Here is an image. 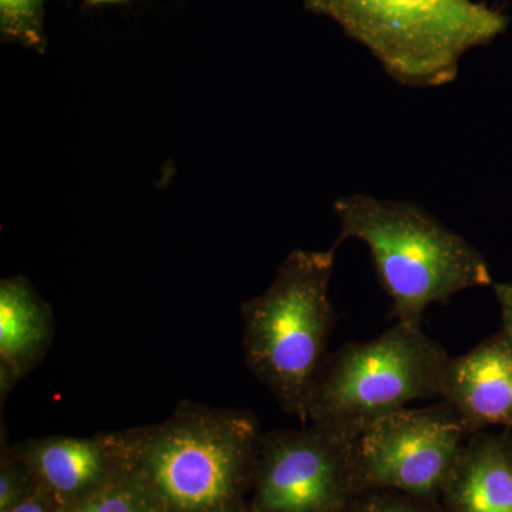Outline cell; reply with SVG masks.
<instances>
[{
	"mask_svg": "<svg viewBox=\"0 0 512 512\" xmlns=\"http://www.w3.org/2000/svg\"><path fill=\"white\" fill-rule=\"evenodd\" d=\"M128 468L167 512H248L259 421L184 400L161 423L117 431Z\"/></svg>",
	"mask_w": 512,
	"mask_h": 512,
	"instance_id": "obj_1",
	"label": "cell"
},
{
	"mask_svg": "<svg viewBox=\"0 0 512 512\" xmlns=\"http://www.w3.org/2000/svg\"><path fill=\"white\" fill-rule=\"evenodd\" d=\"M333 208L340 222L336 247L348 238L365 242L397 323L421 328L433 303L493 285L484 256L421 205L355 194Z\"/></svg>",
	"mask_w": 512,
	"mask_h": 512,
	"instance_id": "obj_2",
	"label": "cell"
},
{
	"mask_svg": "<svg viewBox=\"0 0 512 512\" xmlns=\"http://www.w3.org/2000/svg\"><path fill=\"white\" fill-rule=\"evenodd\" d=\"M335 254L336 245L295 249L269 288L241 308L248 369L285 413L303 423L336 325L329 296Z\"/></svg>",
	"mask_w": 512,
	"mask_h": 512,
	"instance_id": "obj_3",
	"label": "cell"
},
{
	"mask_svg": "<svg viewBox=\"0 0 512 512\" xmlns=\"http://www.w3.org/2000/svg\"><path fill=\"white\" fill-rule=\"evenodd\" d=\"M306 9L338 23L397 83L453 82L463 56L507 28V18L474 0H305Z\"/></svg>",
	"mask_w": 512,
	"mask_h": 512,
	"instance_id": "obj_4",
	"label": "cell"
},
{
	"mask_svg": "<svg viewBox=\"0 0 512 512\" xmlns=\"http://www.w3.org/2000/svg\"><path fill=\"white\" fill-rule=\"evenodd\" d=\"M450 357L421 328L402 323L369 342L348 343L326 357L306 421L357 437L413 400L440 399Z\"/></svg>",
	"mask_w": 512,
	"mask_h": 512,
	"instance_id": "obj_5",
	"label": "cell"
},
{
	"mask_svg": "<svg viewBox=\"0 0 512 512\" xmlns=\"http://www.w3.org/2000/svg\"><path fill=\"white\" fill-rule=\"evenodd\" d=\"M356 439L313 423L262 433L248 512L357 511Z\"/></svg>",
	"mask_w": 512,
	"mask_h": 512,
	"instance_id": "obj_6",
	"label": "cell"
},
{
	"mask_svg": "<svg viewBox=\"0 0 512 512\" xmlns=\"http://www.w3.org/2000/svg\"><path fill=\"white\" fill-rule=\"evenodd\" d=\"M470 437L460 414L443 400L390 414L357 436V487L362 494L399 491L417 500H433L443 493Z\"/></svg>",
	"mask_w": 512,
	"mask_h": 512,
	"instance_id": "obj_7",
	"label": "cell"
},
{
	"mask_svg": "<svg viewBox=\"0 0 512 512\" xmlns=\"http://www.w3.org/2000/svg\"><path fill=\"white\" fill-rule=\"evenodd\" d=\"M12 446L60 510L96 493L128 468L117 431L87 437L55 434Z\"/></svg>",
	"mask_w": 512,
	"mask_h": 512,
	"instance_id": "obj_8",
	"label": "cell"
},
{
	"mask_svg": "<svg viewBox=\"0 0 512 512\" xmlns=\"http://www.w3.org/2000/svg\"><path fill=\"white\" fill-rule=\"evenodd\" d=\"M440 399L471 436L488 427L512 429V339L503 329L466 355L450 357Z\"/></svg>",
	"mask_w": 512,
	"mask_h": 512,
	"instance_id": "obj_9",
	"label": "cell"
},
{
	"mask_svg": "<svg viewBox=\"0 0 512 512\" xmlns=\"http://www.w3.org/2000/svg\"><path fill=\"white\" fill-rule=\"evenodd\" d=\"M55 338L49 303L25 276L0 282V404L45 359Z\"/></svg>",
	"mask_w": 512,
	"mask_h": 512,
	"instance_id": "obj_10",
	"label": "cell"
},
{
	"mask_svg": "<svg viewBox=\"0 0 512 512\" xmlns=\"http://www.w3.org/2000/svg\"><path fill=\"white\" fill-rule=\"evenodd\" d=\"M446 512H512V450L507 434L467 440L443 493Z\"/></svg>",
	"mask_w": 512,
	"mask_h": 512,
	"instance_id": "obj_11",
	"label": "cell"
},
{
	"mask_svg": "<svg viewBox=\"0 0 512 512\" xmlns=\"http://www.w3.org/2000/svg\"><path fill=\"white\" fill-rule=\"evenodd\" d=\"M60 512H167L153 491L127 468L121 476Z\"/></svg>",
	"mask_w": 512,
	"mask_h": 512,
	"instance_id": "obj_12",
	"label": "cell"
},
{
	"mask_svg": "<svg viewBox=\"0 0 512 512\" xmlns=\"http://www.w3.org/2000/svg\"><path fill=\"white\" fill-rule=\"evenodd\" d=\"M0 35L3 42L45 53V0H0Z\"/></svg>",
	"mask_w": 512,
	"mask_h": 512,
	"instance_id": "obj_13",
	"label": "cell"
},
{
	"mask_svg": "<svg viewBox=\"0 0 512 512\" xmlns=\"http://www.w3.org/2000/svg\"><path fill=\"white\" fill-rule=\"evenodd\" d=\"M32 468L13 450L2 423L0 440V512H10L40 490Z\"/></svg>",
	"mask_w": 512,
	"mask_h": 512,
	"instance_id": "obj_14",
	"label": "cell"
},
{
	"mask_svg": "<svg viewBox=\"0 0 512 512\" xmlns=\"http://www.w3.org/2000/svg\"><path fill=\"white\" fill-rule=\"evenodd\" d=\"M426 501L412 497L390 494V491H375L360 500L356 512H440L424 504Z\"/></svg>",
	"mask_w": 512,
	"mask_h": 512,
	"instance_id": "obj_15",
	"label": "cell"
},
{
	"mask_svg": "<svg viewBox=\"0 0 512 512\" xmlns=\"http://www.w3.org/2000/svg\"><path fill=\"white\" fill-rule=\"evenodd\" d=\"M10 512H60V507L52 495L40 488L32 498Z\"/></svg>",
	"mask_w": 512,
	"mask_h": 512,
	"instance_id": "obj_16",
	"label": "cell"
},
{
	"mask_svg": "<svg viewBox=\"0 0 512 512\" xmlns=\"http://www.w3.org/2000/svg\"><path fill=\"white\" fill-rule=\"evenodd\" d=\"M494 291L503 315V330L512 339V284H495Z\"/></svg>",
	"mask_w": 512,
	"mask_h": 512,
	"instance_id": "obj_17",
	"label": "cell"
},
{
	"mask_svg": "<svg viewBox=\"0 0 512 512\" xmlns=\"http://www.w3.org/2000/svg\"><path fill=\"white\" fill-rule=\"evenodd\" d=\"M89 5H104V3L124 2V0H84Z\"/></svg>",
	"mask_w": 512,
	"mask_h": 512,
	"instance_id": "obj_18",
	"label": "cell"
},
{
	"mask_svg": "<svg viewBox=\"0 0 512 512\" xmlns=\"http://www.w3.org/2000/svg\"><path fill=\"white\" fill-rule=\"evenodd\" d=\"M505 434H507L508 443H510V447L512 450V429H505Z\"/></svg>",
	"mask_w": 512,
	"mask_h": 512,
	"instance_id": "obj_19",
	"label": "cell"
}]
</instances>
